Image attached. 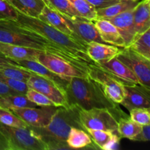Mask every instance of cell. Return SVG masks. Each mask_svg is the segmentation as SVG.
I'll return each mask as SVG.
<instances>
[{
    "label": "cell",
    "instance_id": "6da1fadb",
    "mask_svg": "<svg viewBox=\"0 0 150 150\" xmlns=\"http://www.w3.org/2000/svg\"><path fill=\"white\" fill-rule=\"evenodd\" d=\"M17 13L16 21L18 24L25 29L33 31L41 35L54 46L64 51L73 59L79 67L87 71L88 67L94 63L86 54V45L79 42L70 35L46 24L38 18L28 17L18 12Z\"/></svg>",
    "mask_w": 150,
    "mask_h": 150
},
{
    "label": "cell",
    "instance_id": "7a4b0ae2",
    "mask_svg": "<svg viewBox=\"0 0 150 150\" xmlns=\"http://www.w3.org/2000/svg\"><path fill=\"white\" fill-rule=\"evenodd\" d=\"M28 127L48 146L49 150L70 149L66 143L70 128L76 127L85 130L79 118V107L76 105L58 107L50 122L45 127Z\"/></svg>",
    "mask_w": 150,
    "mask_h": 150
},
{
    "label": "cell",
    "instance_id": "3957f363",
    "mask_svg": "<svg viewBox=\"0 0 150 150\" xmlns=\"http://www.w3.org/2000/svg\"><path fill=\"white\" fill-rule=\"evenodd\" d=\"M69 105H76L83 109L106 108L119 111L117 104L104 93L98 82L87 78H70L64 89Z\"/></svg>",
    "mask_w": 150,
    "mask_h": 150
},
{
    "label": "cell",
    "instance_id": "277c9868",
    "mask_svg": "<svg viewBox=\"0 0 150 150\" xmlns=\"http://www.w3.org/2000/svg\"><path fill=\"white\" fill-rule=\"evenodd\" d=\"M0 42L49 53L78 67L73 59L64 51L54 46L41 35L23 28L16 21H0Z\"/></svg>",
    "mask_w": 150,
    "mask_h": 150
},
{
    "label": "cell",
    "instance_id": "5b68a950",
    "mask_svg": "<svg viewBox=\"0 0 150 150\" xmlns=\"http://www.w3.org/2000/svg\"><path fill=\"white\" fill-rule=\"evenodd\" d=\"M0 130L5 137L8 150H49L28 127H10L0 123Z\"/></svg>",
    "mask_w": 150,
    "mask_h": 150
},
{
    "label": "cell",
    "instance_id": "8992f818",
    "mask_svg": "<svg viewBox=\"0 0 150 150\" xmlns=\"http://www.w3.org/2000/svg\"><path fill=\"white\" fill-rule=\"evenodd\" d=\"M121 113L120 110L115 111L106 108L86 110L79 107V118L85 130L93 129L116 133L118 120L115 117V114Z\"/></svg>",
    "mask_w": 150,
    "mask_h": 150
},
{
    "label": "cell",
    "instance_id": "52a82bcc",
    "mask_svg": "<svg viewBox=\"0 0 150 150\" xmlns=\"http://www.w3.org/2000/svg\"><path fill=\"white\" fill-rule=\"evenodd\" d=\"M89 78L98 82L103 88L104 93L111 100L120 104L125 98L124 82L114 75L100 68L95 63L88 67Z\"/></svg>",
    "mask_w": 150,
    "mask_h": 150
},
{
    "label": "cell",
    "instance_id": "ba28073f",
    "mask_svg": "<svg viewBox=\"0 0 150 150\" xmlns=\"http://www.w3.org/2000/svg\"><path fill=\"white\" fill-rule=\"evenodd\" d=\"M116 57L133 72L139 84L150 89V60L135 52L130 47L122 48Z\"/></svg>",
    "mask_w": 150,
    "mask_h": 150
},
{
    "label": "cell",
    "instance_id": "9c48e42d",
    "mask_svg": "<svg viewBox=\"0 0 150 150\" xmlns=\"http://www.w3.org/2000/svg\"><path fill=\"white\" fill-rule=\"evenodd\" d=\"M35 60L43 64L53 73L63 77H89L87 71L76 67L64 59L49 53L40 51L36 57Z\"/></svg>",
    "mask_w": 150,
    "mask_h": 150
},
{
    "label": "cell",
    "instance_id": "30bf717a",
    "mask_svg": "<svg viewBox=\"0 0 150 150\" xmlns=\"http://www.w3.org/2000/svg\"><path fill=\"white\" fill-rule=\"evenodd\" d=\"M26 83L28 87L40 92L51 100L56 106H69L64 91L48 79L32 73Z\"/></svg>",
    "mask_w": 150,
    "mask_h": 150
},
{
    "label": "cell",
    "instance_id": "8fae6325",
    "mask_svg": "<svg viewBox=\"0 0 150 150\" xmlns=\"http://www.w3.org/2000/svg\"><path fill=\"white\" fill-rule=\"evenodd\" d=\"M58 107L56 105H45L32 108H16L10 110L21 119L29 127H42L50 122Z\"/></svg>",
    "mask_w": 150,
    "mask_h": 150
},
{
    "label": "cell",
    "instance_id": "7c38bea8",
    "mask_svg": "<svg viewBox=\"0 0 150 150\" xmlns=\"http://www.w3.org/2000/svg\"><path fill=\"white\" fill-rule=\"evenodd\" d=\"M63 17L68 27L74 35L75 38L83 45H86L91 42L105 43L100 36L94 21L81 17H76L74 18H68L64 16H63Z\"/></svg>",
    "mask_w": 150,
    "mask_h": 150
},
{
    "label": "cell",
    "instance_id": "4fadbf2b",
    "mask_svg": "<svg viewBox=\"0 0 150 150\" xmlns=\"http://www.w3.org/2000/svg\"><path fill=\"white\" fill-rule=\"evenodd\" d=\"M120 104L128 111L135 108H150V89L139 83L125 85V98Z\"/></svg>",
    "mask_w": 150,
    "mask_h": 150
},
{
    "label": "cell",
    "instance_id": "5bb4252c",
    "mask_svg": "<svg viewBox=\"0 0 150 150\" xmlns=\"http://www.w3.org/2000/svg\"><path fill=\"white\" fill-rule=\"evenodd\" d=\"M12 62L16 65L28 70L32 73L40 76L45 79H48L53 83H55L57 86L61 88L62 90L64 91L69 80L70 78L63 77V76L57 75L56 73H53L52 71L47 68L46 67L40 63L39 62L34 59H18V60H13ZM65 93V92H64Z\"/></svg>",
    "mask_w": 150,
    "mask_h": 150
},
{
    "label": "cell",
    "instance_id": "9a60e30c",
    "mask_svg": "<svg viewBox=\"0 0 150 150\" xmlns=\"http://www.w3.org/2000/svg\"><path fill=\"white\" fill-rule=\"evenodd\" d=\"M133 15V9H132V10L120 13L114 17L105 19V20L111 22L117 28L118 32H120L124 40L125 47L129 46L136 37Z\"/></svg>",
    "mask_w": 150,
    "mask_h": 150
},
{
    "label": "cell",
    "instance_id": "2e32d148",
    "mask_svg": "<svg viewBox=\"0 0 150 150\" xmlns=\"http://www.w3.org/2000/svg\"><path fill=\"white\" fill-rule=\"evenodd\" d=\"M98 67L122 81L126 85H134L139 83L137 78L133 72L127 65L122 62L117 57L102 63H95Z\"/></svg>",
    "mask_w": 150,
    "mask_h": 150
},
{
    "label": "cell",
    "instance_id": "e0dca14e",
    "mask_svg": "<svg viewBox=\"0 0 150 150\" xmlns=\"http://www.w3.org/2000/svg\"><path fill=\"white\" fill-rule=\"evenodd\" d=\"M121 48L108 43L91 42L86 45V54L94 63H102L117 57Z\"/></svg>",
    "mask_w": 150,
    "mask_h": 150
},
{
    "label": "cell",
    "instance_id": "ac0fdd59",
    "mask_svg": "<svg viewBox=\"0 0 150 150\" xmlns=\"http://www.w3.org/2000/svg\"><path fill=\"white\" fill-rule=\"evenodd\" d=\"M94 23L104 42L120 48L125 47L122 37L111 22L105 19L98 18L94 21Z\"/></svg>",
    "mask_w": 150,
    "mask_h": 150
},
{
    "label": "cell",
    "instance_id": "d6986e66",
    "mask_svg": "<svg viewBox=\"0 0 150 150\" xmlns=\"http://www.w3.org/2000/svg\"><path fill=\"white\" fill-rule=\"evenodd\" d=\"M38 18H39L40 20L42 21L46 24L53 26L60 32H63L67 35H70V37L76 39L73 33L66 23L65 20H64L62 15L59 13L55 9L52 8L49 5H48L46 3H45V5L44 6L42 12L38 16Z\"/></svg>",
    "mask_w": 150,
    "mask_h": 150
},
{
    "label": "cell",
    "instance_id": "ffe728a7",
    "mask_svg": "<svg viewBox=\"0 0 150 150\" xmlns=\"http://www.w3.org/2000/svg\"><path fill=\"white\" fill-rule=\"evenodd\" d=\"M133 24L136 36L150 28V0H141L133 9Z\"/></svg>",
    "mask_w": 150,
    "mask_h": 150
},
{
    "label": "cell",
    "instance_id": "44dd1931",
    "mask_svg": "<svg viewBox=\"0 0 150 150\" xmlns=\"http://www.w3.org/2000/svg\"><path fill=\"white\" fill-rule=\"evenodd\" d=\"M41 51L0 42V54L13 60L34 59Z\"/></svg>",
    "mask_w": 150,
    "mask_h": 150
},
{
    "label": "cell",
    "instance_id": "7402d4cb",
    "mask_svg": "<svg viewBox=\"0 0 150 150\" xmlns=\"http://www.w3.org/2000/svg\"><path fill=\"white\" fill-rule=\"evenodd\" d=\"M17 12L31 18H38L45 2L44 0H5Z\"/></svg>",
    "mask_w": 150,
    "mask_h": 150
},
{
    "label": "cell",
    "instance_id": "603a6c76",
    "mask_svg": "<svg viewBox=\"0 0 150 150\" xmlns=\"http://www.w3.org/2000/svg\"><path fill=\"white\" fill-rule=\"evenodd\" d=\"M140 1L141 0H139V1L121 0L119 2L108 6V7L97 9V18L100 19H106L108 18L114 17L123 12L134 9Z\"/></svg>",
    "mask_w": 150,
    "mask_h": 150
},
{
    "label": "cell",
    "instance_id": "cb8c5ba5",
    "mask_svg": "<svg viewBox=\"0 0 150 150\" xmlns=\"http://www.w3.org/2000/svg\"><path fill=\"white\" fill-rule=\"evenodd\" d=\"M66 143L71 149L92 147V142L90 136L84 130L76 127H71L67 136Z\"/></svg>",
    "mask_w": 150,
    "mask_h": 150
},
{
    "label": "cell",
    "instance_id": "d4e9b609",
    "mask_svg": "<svg viewBox=\"0 0 150 150\" xmlns=\"http://www.w3.org/2000/svg\"><path fill=\"white\" fill-rule=\"evenodd\" d=\"M0 105L3 108L13 110L16 108L37 107L36 104L29 100L23 94H15L0 96Z\"/></svg>",
    "mask_w": 150,
    "mask_h": 150
},
{
    "label": "cell",
    "instance_id": "484cf974",
    "mask_svg": "<svg viewBox=\"0 0 150 150\" xmlns=\"http://www.w3.org/2000/svg\"><path fill=\"white\" fill-rule=\"evenodd\" d=\"M142 128V125L128 117H120L117 122V133L120 138L132 140Z\"/></svg>",
    "mask_w": 150,
    "mask_h": 150
},
{
    "label": "cell",
    "instance_id": "4316f807",
    "mask_svg": "<svg viewBox=\"0 0 150 150\" xmlns=\"http://www.w3.org/2000/svg\"><path fill=\"white\" fill-rule=\"evenodd\" d=\"M133 51L150 60V28L143 33L136 35L130 45Z\"/></svg>",
    "mask_w": 150,
    "mask_h": 150
},
{
    "label": "cell",
    "instance_id": "83f0119b",
    "mask_svg": "<svg viewBox=\"0 0 150 150\" xmlns=\"http://www.w3.org/2000/svg\"><path fill=\"white\" fill-rule=\"evenodd\" d=\"M45 2L68 18L81 17L70 0H45Z\"/></svg>",
    "mask_w": 150,
    "mask_h": 150
},
{
    "label": "cell",
    "instance_id": "f1b7e54d",
    "mask_svg": "<svg viewBox=\"0 0 150 150\" xmlns=\"http://www.w3.org/2000/svg\"><path fill=\"white\" fill-rule=\"evenodd\" d=\"M71 4L81 18L87 20H96L97 9L86 0H70Z\"/></svg>",
    "mask_w": 150,
    "mask_h": 150
},
{
    "label": "cell",
    "instance_id": "f546056e",
    "mask_svg": "<svg viewBox=\"0 0 150 150\" xmlns=\"http://www.w3.org/2000/svg\"><path fill=\"white\" fill-rule=\"evenodd\" d=\"M0 123L15 127H27L28 125L12 111L0 106Z\"/></svg>",
    "mask_w": 150,
    "mask_h": 150
},
{
    "label": "cell",
    "instance_id": "4dcf8cb0",
    "mask_svg": "<svg viewBox=\"0 0 150 150\" xmlns=\"http://www.w3.org/2000/svg\"><path fill=\"white\" fill-rule=\"evenodd\" d=\"M0 74L7 78L26 82L32 73L17 65L0 68Z\"/></svg>",
    "mask_w": 150,
    "mask_h": 150
},
{
    "label": "cell",
    "instance_id": "1f68e13d",
    "mask_svg": "<svg viewBox=\"0 0 150 150\" xmlns=\"http://www.w3.org/2000/svg\"><path fill=\"white\" fill-rule=\"evenodd\" d=\"M89 133V136H92V140L95 142L97 146L102 149V148L111 140L114 133L107 130H93V129H88L86 130Z\"/></svg>",
    "mask_w": 150,
    "mask_h": 150
},
{
    "label": "cell",
    "instance_id": "d6a6232c",
    "mask_svg": "<svg viewBox=\"0 0 150 150\" xmlns=\"http://www.w3.org/2000/svg\"><path fill=\"white\" fill-rule=\"evenodd\" d=\"M130 118L141 125L150 124L149 108H135L130 110Z\"/></svg>",
    "mask_w": 150,
    "mask_h": 150
},
{
    "label": "cell",
    "instance_id": "836d02e7",
    "mask_svg": "<svg viewBox=\"0 0 150 150\" xmlns=\"http://www.w3.org/2000/svg\"><path fill=\"white\" fill-rule=\"evenodd\" d=\"M25 95L26 98L32 101V103L36 104L38 106H45V105H55L54 103L48 99L47 97L42 95L40 92L35 90L31 88H28Z\"/></svg>",
    "mask_w": 150,
    "mask_h": 150
},
{
    "label": "cell",
    "instance_id": "e575fe53",
    "mask_svg": "<svg viewBox=\"0 0 150 150\" xmlns=\"http://www.w3.org/2000/svg\"><path fill=\"white\" fill-rule=\"evenodd\" d=\"M0 82L8 86L9 87L17 92L18 93L23 94V95L26 94V91L29 88L26 85V82L7 78L1 74H0Z\"/></svg>",
    "mask_w": 150,
    "mask_h": 150
},
{
    "label": "cell",
    "instance_id": "d590c367",
    "mask_svg": "<svg viewBox=\"0 0 150 150\" xmlns=\"http://www.w3.org/2000/svg\"><path fill=\"white\" fill-rule=\"evenodd\" d=\"M18 13L5 0H0V21H16Z\"/></svg>",
    "mask_w": 150,
    "mask_h": 150
},
{
    "label": "cell",
    "instance_id": "8d00e7d4",
    "mask_svg": "<svg viewBox=\"0 0 150 150\" xmlns=\"http://www.w3.org/2000/svg\"><path fill=\"white\" fill-rule=\"evenodd\" d=\"M150 139V125H142L141 131L133 138L132 141L134 142H148Z\"/></svg>",
    "mask_w": 150,
    "mask_h": 150
},
{
    "label": "cell",
    "instance_id": "74e56055",
    "mask_svg": "<svg viewBox=\"0 0 150 150\" xmlns=\"http://www.w3.org/2000/svg\"><path fill=\"white\" fill-rule=\"evenodd\" d=\"M96 9L103 8L110 5L116 4L121 0H86Z\"/></svg>",
    "mask_w": 150,
    "mask_h": 150
},
{
    "label": "cell",
    "instance_id": "f35d334b",
    "mask_svg": "<svg viewBox=\"0 0 150 150\" xmlns=\"http://www.w3.org/2000/svg\"><path fill=\"white\" fill-rule=\"evenodd\" d=\"M120 137L117 134L113 135L111 140L102 148L104 150H114L118 149L119 145H120Z\"/></svg>",
    "mask_w": 150,
    "mask_h": 150
},
{
    "label": "cell",
    "instance_id": "ab89813d",
    "mask_svg": "<svg viewBox=\"0 0 150 150\" xmlns=\"http://www.w3.org/2000/svg\"><path fill=\"white\" fill-rule=\"evenodd\" d=\"M15 94H19L15 90L12 89L4 83L0 82V96H4L8 95H15Z\"/></svg>",
    "mask_w": 150,
    "mask_h": 150
},
{
    "label": "cell",
    "instance_id": "60d3db41",
    "mask_svg": "<svg viewBox=\"0 0 150 150\" xmlns=\"http://www.w3.org/2000/svg\"><path fill=\"white\" fill-rule=\"evenodd\" d=\"M14 66H17V65L15 64L14 63L12 62L11 59L0 56V68H2V67H14Z\"/></svg>",
    "mask_w": 150,
    "mask_h": 150
},
{
    "label": "cell",
    "instance_id": "b9f144b4",
    "mask_svg": "<svg viewBox=\"0 0 150 150\" xmlns=\"http://www.w3.org/2000/svg\"><path fill=\"white\" fill-rule=\"evenodd\" d=\"M0 150H8L7 141L1 130H0Z\"/></svg>",
    "mask_w": 150,
    "mask_h": 150
},
{
    "label": "cell",
    "instance_id": "7bdbcfd3",
    "mask_svg": "<svg viewBox=\"0 0 150 150\" xmlns=\"http://www.w3.org/2000/svg\"><path fill=\"white\" fill-rule=\"evenodd\" d=\"M133 1H139V0H133Z\"/></svg>",
    "mask_w": 150,
    "mask_h": 150
},
{
    "label": "cell",
    "instance_id": "ee69618b",
    "mask_svg": "<svg viewBox=\"0 0 150 150\" xmlns=\"http://www.w3.org/2000/svg\"><path fill=\"white\" fill-rule=\"evenodd\" d=\"M0 56H1V57H2V56H1V54H0Z\"/></svg>",
    "mask_w": 150,
    "mask_h": 150
},
{
    "label": "cell",
    "instance_id": "f6af8a7d",
    "mask_svg": "<svg viewBox=\"0 0 150 150\" xmlns=\"http://www.w3.org/2000/svg\"><path fill=\"white\" fill-rule=\"evenodd\" d=\"M44 1H45V0H44Z\"/></svg>",
    "mask_w": 150,
    "mask_h": 150
},
{
    "label": "cell",
    "instance_id": "bcb514c9",
    "mask_svg": "<svg viewBox=\"0 0 150 150\" xmlns=\"http://www.w3.org/2000/svg\"><path fill=\"white\" fill-rule=\"evenodd\" d=\"M0 106H1V105H0Z\"/></svg>",
    "mask_w": 150,
    "mask_h": 150
}]
</instances>
